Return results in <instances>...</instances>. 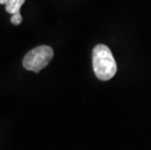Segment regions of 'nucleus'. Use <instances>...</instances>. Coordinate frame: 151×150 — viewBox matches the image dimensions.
Here are the masks:
<instances>
[{
    "label": "nucleus",
    "instance_id": "obj_1",
    "mask_svg": "<svg viewBox=\"0 0 151 150\" xmlns=\"http://www.w3.org/2000/svg\"><path fill=\"white\" fill-rule=\"evenodd\" d=\"M93 67L96 76L102 81H107L116 74V62L110 49L106 45L99 44L94 48Z\"/></svg>",
    "mask_w": 151,
    "mask_h": 150
},
{
    "label": "nucleus",
    "instance_id": "obj_3",
    "mask_svg": "<svg viewBox=\"0 0 151 150\" xmlns=\"http://www.w3.org/2000/svg\"><path fill=\"white\" fill-rule=\"evenodd\" d=\"M24 2L25 0H8V2L5 4V9L7 13L11 15L19 14L21 7Z\"/></svg>",
    "mask_w": 151,
    "mask_h": 150
},
{
    "label": "nucleus",
    "instance_id": "obj_5",
    "mask_svg": "<svg viewBox=\"0 0 151 150\" xmlns=\"http://www.w3.org/2000/svg\"><path fill=\"white\" fill-rule=\"evenodd\" d=\"M8 2V0H0V4H6Z\"/></svg>",
    "mask_w": 151,
    "mask_h": 150
},
{
    "label": "nucleus",
    "instance_id": "obj_4",
    "mask_svg": "<svg viewBox=\"0 0 151 150\" xmlns=\"http://www.w3.org/2000/svg\"><path fill=\"white\" fill-rule=\"evenodd\" d=\"M11 22H12V24H15V25L21 24V23L22 22V17L21 13H19V14L13 15V16H12V18H11Z\"/></svg>",
    "mask_w": 151,
    "mask_h": 150
},
{
    "label": "nucleus",
    "instance_id": "obj_2",
    "mask_svg": "<svg viewBox=\"0 0 151 150\" xmlns=\"http://www.w3.org/2000/svg\"><path fill=\"white\" fill-rule=\"evenodd\" d=\"M54 51L51 47L42 45L30 50L22 60L24 67L30 71L38 73L41 69L49 65L53 59Z\"/></svg>",
    "mask_w": 151,
    "mask_h": 150
}]
</instances>
